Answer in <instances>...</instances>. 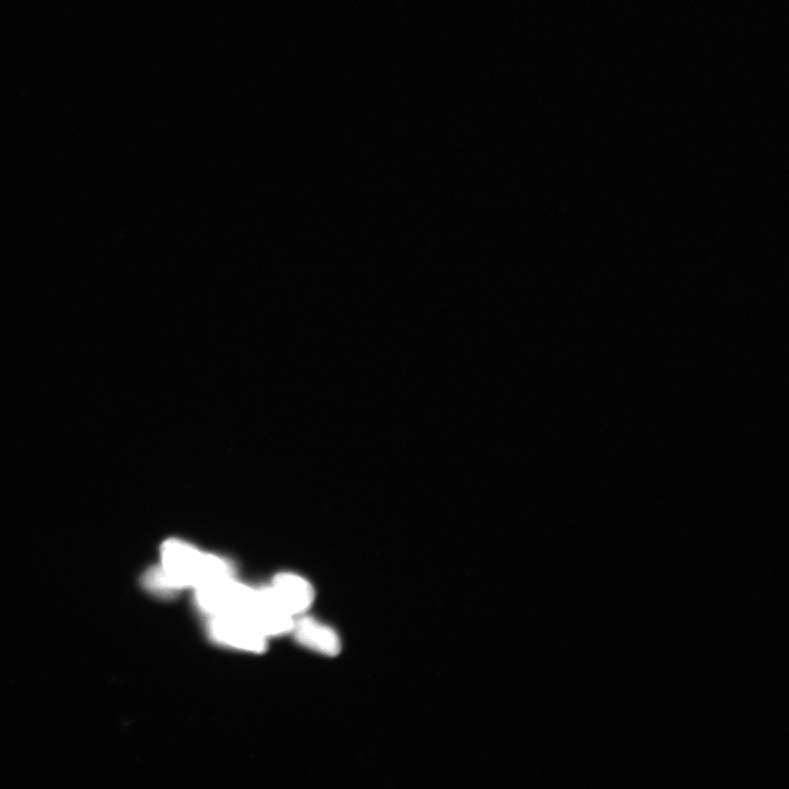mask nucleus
Segmentation results:
<instances>
[{
	"label": "nucleus",
	"mask_w": 789,
	"mask_h": 789,
	"mask_svg": "<svg viewBox=\"0 0 789 789\" xmlns=\"http://www.w3.org/2000/svg\"><path fill=\"white\" fill-rule=\"evenodd\" d=\"M162 567L180 589H196L205 583L234 577V569L223 558L203 554L178 540L165 542L160 550Z\"/></svg>",
	"instance_id": "1"
},
{
	"label": "nucleus",
	"mask_w": 789,
	"mask_h": 789,
	"mask_svg": "<svg viewBox=\"0 0 789 789\" xmlns=\"http://www.w3.org/2000/svg\"><path fill=\"white\" fill-rule=\"evenodd\" d=\"M255 590L235 578L212 581L194 589L198 608L209 616L223 614L244 615L253 600Z\"/></svg>",
	"instance_id": "2"
},
{
	"label": "nucleus",
	"mask_w": 789,
	"mask_h": 789,
	"mask_svg": "<svg viewBox=\"0 0 789 789\" xmlns=\"http://www.w3.org/2000/svg\"><path fill=\"white\" fill-rule=\"evenodd\" d=\"M208 632L215 643L248 653L263 654L268 648V638L242 614L210 616Z\"/></svg>",
	"instance_id": "3"
},
{
	"label": "nucleus",
	"mask_w": 789,
	"mask_h": 789,
	"mask_svg": "<svg viewBox=\"0 0 789 789\" xmlns=\"http://www.w3.org/2000/svg\"><path fill=\"white\" fill-rule=\"evenodd\" d=\"M244 615L267 638L290 633L295 620L283 609L270 588L255 590L253 600Z\"/></svg>",
	"instance_id": "4"
},
{
	"label": "nucleus",
	"mask_w": 789,
	"mask_h": 789,
	"mask_svg": "<svg viewBox=\"0 0 789 789\" xmlns=\"http://www.w3.org/2000/svg\"><path fill=\"white\" fill-rule=\"evenodd\" d=\"M273 596L293 617L304 614L315 600V590L304 578L283 573L273 579L270 587Z\"/></svg>",
	"instance_id": "5"
},
{
	"label": "nucleus",
	"mask_w": 789,
	"mask_h": 789,
	"mask_svg": "<svg viewBox=\"0 0 789 789\" xmlns=\"http://www.w3.org/2000/svg\"><path fill=\"white\" fill-rule=\"evenodd\" d=\"M301 645L316 653L328 657H336L341 651V640L333 628L320 623L312 616L301 615L294 620L292 631Z\"/></svg>",
	"instance_id": "6"
},
{
	"label": "nucleus",
	"mask_w": 789,
	"mask_h": 789,
	"mask_svg": "<svg viewBox=\"0 0 789 789\" xmlns=\"http://www.w3.org/2000/svg\"><path fill=\"white\" fill-rule=\"evenodd\" d=\"M142 585L154 596L165 599L176 597L181 591L160 566L146 571L142 577Z\"/></svg>",
	"instance_id": "7"
}]
</instances>
